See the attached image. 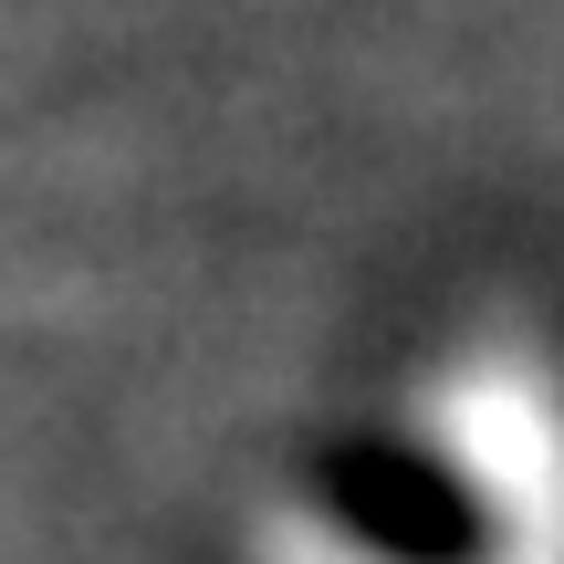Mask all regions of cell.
<instances>
[{
  "label": "cell",
  "instance_id": "6da1fadb",
  "mask_svg": "<svg viewBox=\"0 0 564 564\" xmlns=\"http://www.w3.org/2000/svg\"><path fill=\"white\" fill-rule=\"evenodd\" d=\"M262 564H387V554L345 544L335 523H272V533H262Z\"/></svg>",
  "mask_w": 564,
  "mask_h": 564
}]
</instances>
